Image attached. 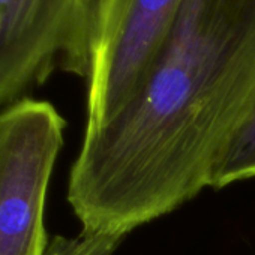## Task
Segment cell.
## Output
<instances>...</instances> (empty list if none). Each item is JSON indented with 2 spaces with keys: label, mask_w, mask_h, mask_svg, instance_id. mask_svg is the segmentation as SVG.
<instances>
[{
  "label": "cell",
  "mask_w": 255,
  "mask_h": 255,
  "mask_svg": "<svg viewBox=\"0 0 255 255\" xmlns=\"http://www.w3.org/2000/svg\"><path fill=\"white\" fill-rule=\"evenodd\" d=\"M126 234L81 230L75 237L54 236L44 255H111Z\"/></svg>",
  "instance_id": "obj_6"
},
{
  "label": "cell",
  "mask_w": 255,
  "mask_h": 255,
  "mask_svg": "<svg viewBox=\"0 0 255 255\" xmlns=\"http://www.w3.org/2000/svg\"><path fill=\"white\" fill-rule=\"evenodd\" d=\"M255 177V92L251 104L218 158L209 186L221 189Z\"/></svg>",
  "instance_id": "obj_5"
},
{
  "label": "cell",
  "mask_w": 255,
  "mask_h": 255,
  "mask_svg": "<svg viewBox=\"0 0 255 255\" xmlns=\"http://www.w3.org/2000/svg\"><path fill=\"white\" fill-rule=\"evenodd\" d=\"M95 0H0V105L56 71L87 78Z\"/></svg>",
  "instance_id": "obj_3"
},
{
  "label": "cell",
  "mask_w": 255,
  "mask_h": 255,
  "mask_svg": "<svg viewBox=\"0 0 255 255\" xmlns=\"http://www.w3.org/2000/svg\"><path fill=\"white\" fill-rule=\"evenodd\" d=\"M255 92V0H185L143 83L84 132L68 201L83 230L128 234L210 183Z\"/></svg>",
  "instance_id": "obj_1"
},
{
  "label": "cell",
  "mask_w": 255,
  "mask_h": 255,
  "mask_svg": "<svg viewBox=\"0 0 255 255\" xmlns=\"http://www.w3.org/2000/svg\"><path fill=\"white\" fill-rule=\"evenodd\" d=\"M185 0H95L86 131L116 116L152 68Z\"/></svg>",
  "instance_id": "obj_4"
},
{
  "label": "cell",
  "mask_w": 255,
  "mask_h": 255,
  "mask_svg": "<svg viewBox=\"0 0 255 255\" xmlns=\"http://www.w3.org/2000/svg\"><path fill=\"white\" fill-rule=\"evenodd\" d=\"M66 122L47 101L0 111V255H44V215Z\"/></svg>",
  "instance_id": "obj_2"
}]
</instances>
